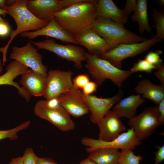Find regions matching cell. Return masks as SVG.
<instances>
[{
    "label": "cell",
    "instance_id": "6da1fadb",
    "mask_svg": "<svg viewBox=\"0 0 164 164\" xmlns=\"http://www.w3.org/2000/svg\"><path fill=\"white\" fill-rule=\"evenodd\" d=\"M97 0H83L55 14L56 22L74 38L92 28L97 17Z\"/></svg>",
    "mask_w": 164,
    "mask_h": 164
},
{
    "label": "cell",
    "instance_id": "7a4b0ae2",
    "mask_svg": "<svg viewBox=\"0 0 164 164\" xmlns=\"http://www.w3.org/2000/svg\"><path fill=\"white\" fill-rule=\"evenodd\" d=\"M26 1V0H15L11 5L6 7L7 14L14 19L16 28L11 32L10 39L6 45L0 48V52L2 54L3 65L7 61L6 54L10 45L15 36L23 32L36 31L49 22L36 18L27 9Z\"/></svg>",
    "mask_w": 164,
    "mask_h": 164
},
{
    "label": "cell",
    "instance_id": "3957f363",
    "mask_svg": "<svg viewBox=\"0 0 164 164\" xmlns=\"http://www.w3.org/2000/svg\"><path fill=\"white\" fill-rule=\"evenodd\" d=\"M124 26L110 19L97 17L92 28L105 41L107 52L121 44L139 43L147 39L127 29Z\"/></svg>",
    "mask_w": 164,
    "mask_h": 164
},
{
    "label": "cell",
    "instance_id": "277c9868",
    "mask_svg": "<svg viewBox=\"0 0 164 164\" xmlns=\"http://www.w3.org/2000/svg\"><path fill=\"white\" fill-rule=\"evenodd\" d=\"M85 66L89 73L99 85L107 79L110 80L120 88L124 82L132 73L130 70H124L114 66L108 60L96 56L85 53Z\"/></svg>",
    "mask_w": 164,
    "mask_h": 164
},
{
    "label": "cell",
    "instance_id": "5b68a950",
    "mask_svg": "<svg viewBox=\"0 0 164 164\" xmlns=\"http://www.w3.org/2000/svg\"><path fill=\"white\" fill-rule=\"evenodd\" d=\"M161 41L154 36L141 42L121 44L106 52L100 58L108 60L114 66L121 69L122 61L125 59L134 57L146 52Z\"/></svg>",
    "mask_w": 164,
    "mask_h": 164
},
{
    "label": "cell",
    "instance_id": "8992f818",
    "mask_svg": "<svg viewBox=\"0 0 164 164\" xmlns=\"http://www.w3.org/2000/svg\"><path fill=\"white\" fill-rule=\"evenodd\" d=\"M30 41L36 46L37 49L50 51L60 58L73 62L75 67L77 69H81L82 62L86 60V50L78 46L70 44H59L52 38L39 42Z\"/></svg>",
    "mask_w": 164,
    "mask_h": 164
},
{
    "label": "cell",
    "instance_id": "52a82bcc",
    "mask_svg": "<svg viewBox=\"0 0 164 164\" xmlns=\"http://www.w3.org/2000/svg\"><path fill=\"white\" fill-rule=\"evenodd\" d=\"M158 106L145 108L139 114L129 119L128 124L142 141L153 134L160 125Z\"/></svg>",
    "mask_w": 164,
    "mask_h": 164
},
{
    "label": "cell",
    "instance_id": "ba28073f",
    "mask_svg": "<svg viewBox=\"0 0 164 164\" xmlns=\"http://www.w3.org/2000/svg\"><path fill=\"white\" fill-rule=\"evenodd\" d=\"M81 142L82 145L87 147L85 150L88 153L100 148H112L121 150L133 149L142 143V141L137 138L132 128L128 129L127 132L121 133L116 138L111 141H104L84 137Z\"/></svg>",
    "mask_w": 164,
    "mask_h": 164
},
{
    "label": "cell",
    "instance_id": "9c48e42d",
    "mask_svg": "<svg viewBox=\"0 0 164 164\" xmlns=\"http://www.w3.org/2000/svg\"><path fill=\"white\" fill-rule=\"evenodd\" d=\"M9 58L30 68L36 72L47 75V68L43 63L42 55L30 41L23 46L12 47Z\"/></svg>",
    "mask_w": 164,
    "mask_h": 164
},
{
    "label": "cell",
    "instance_id": "30bf717a",
    "mask_svg": "<svg viewBox=\"0 0 164 164\" xmlns=\"http://www.w3.org/2000/svg\"><path fill=\"white\" fill-rule=\"evenodd\" d=\"M83 0H26L28 10L37 19L49 22L57 12Z\"/></svg>",
    "mask_w": 164,
    "mask_h": 164
},
{
    "label": "cell",
    "instance_id": "8fae6325",
    "mask_svg": "<svg viewBox=\"0 0 164 164\" xmlns=\"http://www.w3.org/2000/svg\"><path fill=\"white\" fill-rule=\"evenodd\" d=\"M70 70H51L47 73L46 88L43 95L46 99L59 96L68 91L73 86Z\"/></svg>",
    "mask_w": 164,
    "mask_h": 164
},
{
    "label": "cell",
    "instance_id": "7c38bea8",
    "mask_svg": "<svg viewBox=\"0 0 164 164\" xmlns=\"http://www.w3.org/2000/svg\"><path fill=\"white\" fill-rule=\"evenodd\" d=\"M123 94L122 91L120 90L117 94L111 97L101 98L95 95L84 94L81 91L82 99L91 113L89 117L91 122L97 124L111 107L121 99Z\"/></svg>",
    "mask_w": 164,
    "mask_h": 164
},
{
    "label": "cell",
    "instance_id": "4fadbf2b",
    "mask_svg": "<svg viewBox=\"0 0 164 164\" xmlns=\"http://www.w3.org/2000/svg\"><path fill=\"white\" fill-rule=\"evenodd\" d=\"M33 111L36 116L48 121L62 131H70L75 127L74 122L66 111L49 108L37 101Z\"/></svg>",
    "mask_w": 164,
    "mask_h": 164
},
{
    "label": "cell",
    "instance_id": "5bb4252c",
    "mask_svg": "<svg viewBox=\"0 0 164 164\" xmlns=\"http://www.w3.org/2000/svg\"><path fill=\"white\" fill-rule=\"evenodd\" d=\"M97 125L99 130L98 139L104 141L114 139L126 129L120 118L111 110Z\"/></svg>",
    "mask_w": 164,
    "mask_h": 164
},
{
    "label": "cell",
    "instance_id": "9a60e30c",
    "mask_svg": "<svg viewBox=\"0 0 164 164\" xmlns=\"http://www.w3.org/2000/svg\"><path fill=\"white\" fill-rule=\"evenodd\" d=\"M61 104L70 115L79 118L87 114L88 108L82 99L81 91L73 86L60 95Z\"/></svg>",
    "mask_w": 164,
    "mask_h": 164
},
{
    "label": "cell",
    "instance_id": "2e32d148",
    "mask_svg": "<svg viewBox=\"0 0 164 164\" xmlns=\"http://www.w3.org/2000/svg\"><path fill=\"white\" fill-rule=\"evenodd\" d=\"M19 35L29 39H33L39 36H47L57 39L63 43L77 45L75 38L59 26L54 17L42 28L36 31L23 32Z\"/></svg>",
    "mask_w": 164,
    "mask_h": 164
},
{
    "label": "cell",
    "instance_id": "e0dca14e",
    "mask_svg": "<svg viewBox=\"0 0 164 164\" xmlns=\"http://www.w3.org/2000/svg\"><path fill=\"white\" fill-rule=\"evenodd\" d=\"M75 39L77 44L86 48L90 54L100 57L107 52L105 41L92 28Z\"/></svg>",
    "mask_w": 164,
    "mask_h": 164
},
{
    "label": "cell",
    "instance_id": "ac0fdd59",
    "mask_svg": "<svg viewBox=\"0 0 164 164\" xmlns=\"http://www.w3.org/2000/svg\"><path fill=\"white\" fill-rule=\"evenodd\" d=\"M47 76L29 69L22 75L19 83L30 96H43Z\"/></svg>",
    "mask_w": 164,
    "mask_h": 164
},
{
    "label": "cell",
    "instance_id": "d6986e66",
    "mask_svg": "<svg viewBox=\"0 0 164 164\" xmlns=\"http://www.w3.org/2000/svg\"><path fill=\"white\" fill-rule=\"evenodd\" d=\"M29 68L18 61L14 60L6 66V71L0 76V85H8L16 88L19 94L24 98L26 97L28 93L25 89L14 81L17 76L24 73Z\"/></svg>",
    "mask_w": 164,
    "mask_h": 164
},
{
    "label": "cell",
    "instance_id": "ffe728a7",
    "mask_svg": "<svg viewBox=\"0 0 164 164\" xmlns=\"http://www.w3.org/2000/svg\"><path fill=\"white\" fill-rule=\"evenodd\" d=\"M96 10L97 17L108 19L124 25L127 22L128 16L112 0H97Z\"/></svg>",
    "mask_w": 164,
    "mask_h": 164
},
{
    "label": "cell",
    "instance_id": "44dd1931",
    "mask_svg": "<svg viewBox=\"0 0 164 164\" xmlns=\"http://www.w3.org/2000/svg\"><path fill=\"white\" fill-rule=\"evenodd\" d=\"M145 101L139 95H132L121 99L113 108L112 111L120 118L129 119L136 115L138 107Z\"/></svg>",
    "mask_w": 164,
    "mask_h": 164
},
{
    "label": "cell",
    "instance_id": "7402d4cb",
    "mask_svg": "<svg viewBox=\"0 0 164 164\" xmlns=\"http://www.w3.org/2000/svg\"><path fill=\"white\" fill-rule=\"evenodd\" d=\"M134 89L137 94L152 101L157 105L164 99V85L155 84L148 79L140 80Z\"/></svg>",
    "mask_w": 164,
    "mask_h": 164
},
{
    "label": "cell",
    "instance_id": "603a6c76",
    "mask_svg": "<svg viewBox=\"0 0 164 164\" xmlns=\"http://www.w3.org/2000/svg\"><path fill=\"white\" fill-rule=\"evenodd\" d=\"M147 0H137L135 9L131 19L133 22H137L138 29L140 34L145 32L150 33L152 28L149 24V19L147 11Z\"/></svg>",
    "mask_w": 164,
    "mask_h": 164
},
{
    "label": "cell",
    "instance_id": "cb8c5ba5",
    "mask_svg": "<svg viewBox=\"0 0 164 164\" xmlns=\"http://www.w3.org/2000/svg\"><path fill=\"white\" fill-rule=\"evenodd\" d=\"M88 158L96 164H118L120 156L118 149L100 148L88 153Z\"/></svg>",
    "mask_w": 164,
    "mask_h": 164
},
{
    "label": "cell",
    "instance_id": "d4e9b609",
    "mask_svg": "<svg viewBox=\"0 0 164 164\" xmlns=\"http://www.w3.org/2000/svg\"><path fill=\"white\" fill-rule=\"evenodd\" d=\"M151 7L152 16L156 30L154 36L162 41L164 39V7L161 11H157L152 6Z\"/></svg>",
    "mask_w": 164,
    "mask_h": 164
},
{
    "label": "cell",
    "instance_id": "484cf974",
    "mask_svg": "<svg viewBox=\"0 0 164 164\" xmlns=\"http://www.w3.org/2000/svg\"><path fill=\"white\" fill-rule=\"evenodd\" d=\"M30 123V121L28 120L13 128L6 130H0V141L6 138L9 139L11 140L17 139L18 138V133L29 127Z\"/></svg>",
    "mask_w": 164,
    "mask_h": 164
},
{
    "label": "cell",
    "instance_id": "4316f807",
    "mask_svg": "<svg viewBox=\"0 0 164 164\" xmlns=\"http://www.w3.org/2000/svg\"><path fill=\"white\" fill-rule=\"evenodd\" d=\"M132 149L121 150L118 164H139L143 157L136 155L132 151Z\"/></svg>",
    "mask_w": 164,
    "mask_h": 164
},
{
    "label": "cell",
    "instance_id": "83f0119b",
    "mask_svg": "<svg viewBox=\"0 0 164 164\" xmlns=\"http://www.w3.org/2000/svg\"><path fill=\"white\" fill-rule=\"evenodd\" d=\"M155 69L156 67L155 66L144 59L139 60L135 63L130 70L132 73L139 71L151 73L152 70Z\"/></svg>",
    "mask_w": 164,
    "mask_h": 164
},
{
    "label": "cell",
    "instance_id": "f1b7e54d",
    "mask_svg": "<svg viewBox=\"0 0 164 164\" xmlns=\"http://www.w3.org/2000/svg\"><path fill=\"white\" fill-rule=\"evenodd\" d=\"M163 52L161 50L149 52L145 57V59L152 65L155 66L157 69L163 63V60L160 57Z\"/></svg>",
    "mask_w": 164,
    "mask_h": 164
},
{
    "label": "cell",
    "instance_id": "f546056e",
    "mask_svg": "<svg viewBox=\"0 0 164 164\" xmlns=\"http://www.w3.org/2000/svg\"><path fill=\"white\" fill-rule=\"evenodd\" d=\"M38 102L48 108L66 111L61 104L60 95L45 100H40Z\"/></svg>",
    "mask_w": 164,
    "mask_h": 164
},
{
    "label": "cell",
    "instance_id": "4dcf8cb0",
    "mask_svg": "<svg viewBox=\"0 0 164 164\" xmlns=\"http://www.w3.org/2000/svg\"><path fill=\"white\" fill-rule=\"evenodd\" d=\"M90 81L88 74L78 75L73 79V86L78 89H82Z\"/></svg>",
    "mask_w": 164,
    "mask_h": 164
},
{
    "label": "cell",
    "instance_id": "1f68e13d",
    "mask_svg": "<svg viewBox=\"0 0 164 164\" xmlns=\"http://www.w3.org/2000/svg\"><path fill=\"white\" fill-rule=\"evenodd\" d=\"M24 164H36L37 156L31 148H27L22 155Z\"/></svg>",
    "mask_w": 164,
    "mask_h": 164
},
{
    "label": "cell",
    "instance_id": "d6a6232c",
    "mask_svg": "<svg viewBox=\"0 0 164 164\" xmlns=\"http://www.w3.org/2000/svg\"><path fill=\"white\" fill-rule=\"evenodd\" d=\"M98 85L95 82L90 81L83 88L82 92L85 95H91L96 91Z\"/></svg>",
    "mask_w": 164,
    "mask_h": 164
},
{
    "label": "cell",
    "instance_id": "836d02e7",
    "mask_svg": "<svg viewBox=\"0 0 164 164\" xmlns=\"http://www.w3.org/2000/svg\"><path fill=\"white\" fill-rule=\"evenodd\" d=\"M136 0H127L126 1L125 6L123 11L125 14L127 16L133 12L136 4Z\"/></svg>",
    "mask_w": 164,
    "mask_h": 164
},
{
    "label": "cell",
    "instance_id": "e575fe53",
    "mask_svg": "<svg viewBox=\"0 0 164 164\" xmlns=\"http://www.w3.org/2000/svg\"><path fill=\"white\" fill-rule=\"evenodd\" d=\"M10 32V28L9 23L3 20L0 22V37H4L7 36Z\"/></svg>",
    "mask_w": 164,
    "mask_h": 164
},
{
    "label": "cell",
    "instance_id": "d590c367",
    "mask_svg": "<svg viewBox=\"0 0 164 164\" xmlns=\"http://www.w3.org/2000/svg\"><path fill=\"white\" fill-rule=\"evenodd\" d=\"M157 147L158 149L155 155V164H159L164 159V145Z\"/></svg>",
    "mask_w": 164,
    "mask_h": 164
},
{
    "label": "cell",
    "instance_id": "8d00e7d4",
    "mask_svg": "<svg viewBox=\"0 0 164 164\" xmlns=\"http://www.w3.org/2000/svg\"><path fill=\"white\" fill-rule=\"evenodd\" d=\"M157 71L154 73L161 84L164 85V65L163 63L157 69Z\"/></svg>",
    "mask_w": 164,
    "mask_h": 164
},
{
    "label": "cell",
    "instance_id": "74e56055",
    "mask_svg": "<svg viewBox=\"0 0 164 164\" xmlns=\"http://www.w3.org/2000/svg\"><path fill=\"white\" fill-rule=\"evenodd\" d=\"M35 164H57V163L51 158L40 157L37 156L35 160Z\"/></svg>",
    "mask_w": 164,
    "mask_h": 164
},
{
    "label": "cell",
    "instance_id": "f35d334b",
    "mask_svg": "<svg viewBox=\"0 0 164 164\" xmlns=\"http://www.w3.org/2000/svg\"><path fill=\"white\" fill-rule=\"evenodd\" d=\"M159 113V121L160 125H163L164 124V99L162 100L158 104Z\"/></svg>",
    "mask_w": 164,
    "mask_h": 164
},
{
    "label": "cell",
    "instance_id": "ab89813d",
    "mask_svg": "<svg viewBox=\"0 0 164 164\" xmlns=\"http://www.w3.org/2000/svg\"><path fill=\"white\" fill-rule=\"evenodd\" d=\"M9 164H24L22 156L12 158Z\"/></svg>",
    "mask_w": 164,
    "mask_h": 164
},
{
    "label": "cell",
    "instance_id": "60d3db41",
    "mask_svg": "<svg viewBox=\"0 0 164 164\" xmlns=\"http://www.w3.org/2000/svg\"><path fill=\"white\" fill-rule=\"evenodd\" d=\"M78 164H96L94 162L88 157L82 160Z\"/></svg>",
    "mask_w": 164,
    "mask_h": 164
},
{
    "label": "cell",
    "instance_id": "b9f144b4",
    "mask_svg": "<svg viewBox=\"0 0 164 164\" xmlns=\"http://www.w3.org/2000/svg\"><path fill=\"white\" fill-rule=\"evenodd\" d=\"M7 0H0V9L5 10Z\"/></svg>",
    "mask_w": 164,
    "mask_h": 164
},
{
    "label": "cell",
    "instance_id": "7bdbcfd3",
    "mask_svg": "<svg viewBox=\"0 0 164 164\" xmlns=\"http://www.w3.org/2000/svg\"><path fill=\"white\" fill-rule=\"evenodd\" d=\"M6 14L7 13L6 10L0 9V22L4 20L2 17L1 16L5 17Z\"/></svg>",
    "mask_w": 164,
    "mask_h": 164
},
{
    "label": "cell",
    "instance_id": "ee69618b",
    "mask_svg": "<svg viewBox=\"0 0 164 164\" xmlns=\"http://www.w3.org/2000/svg\"><path fill=\"white\" fill-rule=\"evenodd\" d=\"M155 4L163 6L164 7V0H157L155 2Z\"/></svg>",
    "mask_w": 164,
    "mask_h": 164
},
{
    "label": "cell",
    "instance_id": "f6af8a7d",
    "mask_svg": "<svg viewBox=\"0 0 164 164\" xmlns=\"http://www.w3.org/2000/svg\"><path fill=\"white\" fill-rule=\"evenodd\" d=\"M3 63L2 62L1 59L0 58V74L1 73L2 70Z\"/></svg>",
    "mask_w": 164,
    "mask_h": 164
},
{
    "label": "cell",
    "instance_id": "bcb514c9",
    "mask_svg": "<svg viewBox=\"0 0 164 164\" xmlns=\"http://www.w3.org/2000/svg\"></svg>",
    "mask_w": 164,
    "mask_h": 164
}]
</instances>
